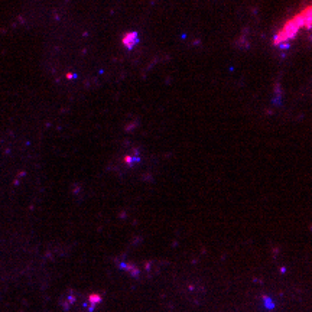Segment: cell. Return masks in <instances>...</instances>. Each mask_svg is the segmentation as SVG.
I'll use <instances>...</instances> for the list:
<instances>
[{
	"label": "cell",
	"mask_w": 312,
	"mask_h": 312,
	"mask_svg": "<svg viewBox=\"0 0 312 312\" xmlns=\"http://www.w3.org/2000/svg\"><path fill=\"white\" fill-rule=\"evenodd\" d=\"M312 28V4L306 9L295 15L292 19H289L285 23V26L279 31V34L275 38V45L285 44L290 39H293L296 34L301 29H311Z\"/></svg>",
	"instance_id": "obj_1"
}]
</instances>
